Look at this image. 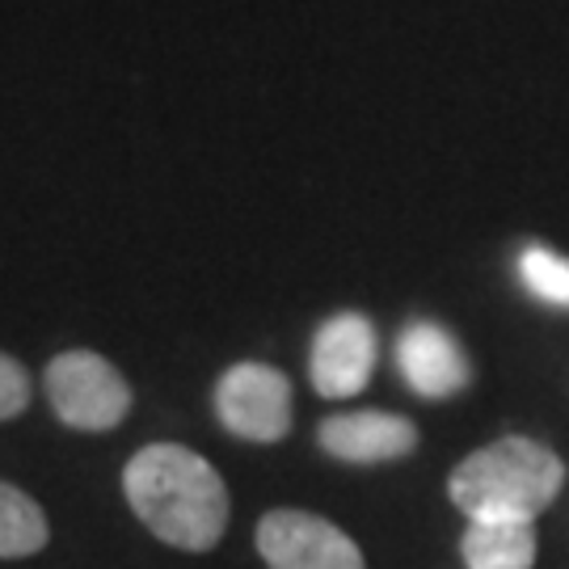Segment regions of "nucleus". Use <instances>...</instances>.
<instances>
[{
	"label": "nucleus",
	"mask_w": 569,
	"mask_h": 569,
	"mask_svg": "<svg viewBox=\"0 0 569 569\" xmlns=\"http://www.w3.org/2000/svg\"><path fill=\"white\" fill-rule=\"evenodd\" d=\"M122 493L157 540L211 552L228 528L224 477L182 443H148L122 468Z\"/></svg>",
	"instance_id": "1"
},
{
	"label": "nucleus",
	"mask_w": 569,
	"mask_h": 569,
	"mask_svg": "<svg viewBox=\"0 0 569 569\" xmlns=\"http://www.w3.org/2000/svg\"><path fill=\"white\" fill-rule=\"evenodd\" d=\"M561 486H566V465L557 451L523 435H507L460 460L448 481V493L468 519L536 523V515L552 507Z\"/></svg>",
	"instance_id": "2"
},
{
	"label": "nucleus",
	"mask_w": 569,
	"mask_h": 569,
	"mask_svg": "<svg viewBox=\"0 0 569 569\" xmlns=\"http://www.w3.org/2000/svg\"><path fill=\"white\" fill-rule=\"evenodd\" d=\"M47 401L63 427L114 430L131 409V388L119 367L93 350H63L47 367Z\"/></svg>",
	"instance_id": "3"
},
{
	"label": "nucleus",
	"mask_w": 569,
	"mask_h": 569,
	"mask_svg": "<svg viewBox=\"0 0 569 569\" xmlns=\"http://www.w3.org/2000/svg\"><path fill=\"white\" fill-rule=\"evenodd\" d=\"M216 413L237 439L279 443L291 430V380L266 363L228 367L216 385Z\"/></svg>",
	"instance_id": "4"
},
{
	"label": "nucleus",
	"mask_w": 569,
	"mask_h": 569,
	"mask_svg": "<svg viewBox=\"0 0 569 569\" xmlns=\"http://www.w3.org/2000/svg\"><path fill=\"white\" fill-rule=\"evenodd\" d=\"M258 552L270 569H367L359 545L312 510H270L258 523Z\"/></svg>",
	"instance_id": "5"
},
{
	"label": "nucleus",
	"mask_w": 569,
	"mask_h": 569,
	"mask_svg": "<svg viewBox=\"0 0 569 569\" xmlns=\"http://www.w3.org/2000/svg\"><path fill=\"white\" fill-rule=\"evenodd\" d=\"M312 388L321 397H355L363 392L371 371H376V329L363 312H338L312 338Z\"/></svg>",
	"instance_id": "6"
},
{
	"label": "nucleus",
	"mask_w": 569,
	"mask_h": 569,
	"mask_svg": "<svg viewBox=\"0 0 569 569\" xmlns=\"http://www.w3.org/2000/svg\"><path fill=\"white\" fill-rule=\"evenodd\" d=\"M321 448L346 465H385L401 460L418 448V427L401 413L385 409H359V413H333L317 430Z\"/></svg>",
	"instance_id": "7"
},
{
	"label": "nucleus",
	"mask_w": 569,
	"mask_h": 569,
	"mask_svg": "<svg viewBox=\"0 0 569 569\" xmlns=\"http://www.w3.org/2000/svg\"><path fill=\"white\" fill-rule=\"evenodd\" d=\"M397 367H401L406 385L427 401L456 397L472 376L460 342L435 321H409L397 342Z\"/></svg>",
	"instance_id": "8"
},
{
	"label": "nucleus",
	"mask_w": 569,
	"mask_h": 569,
	"mask_svg": "<svg viewBox=\"0 0 569 569\" xmlns=\"http://www.w3.org/2000/svg\"><path fill=\"white\" fill-rule=\"evenodd\" d=\"M468 569H531L536 566V523L528 519H468L460 540Z\"/></svg>",
	"instance_id": "9"
},
{
	"label": "nucleus",
	"mask_w": 569,
	"mask_h": 569,
	"mask_svg": "<svg viewBox=\"0 0 569 569\" xmlns=\"http://www.w3.org/2000/svg\"><path fill=\"white\" fill-rule=\"evenodd\" d=\"M47 515L42 507L21 493L18 486H4L0 481V557L13 561V557H34L47 545Z\"/></svg>",
	"instance_id": "10"
},
{
	"label": "nucleus",
	"mask_w": 569,
	"mask_h": 569,
	"mask_svg": "<svg viewBox=\"0 0 569 569\" xmlns=\"http://www.w3.org/2000/svg\"><path fill=\"white\" fill-rule=\"evenodd\" d=\"M519 279L536 300L552 308H569V258L552 253L545 244H528L519 253Z\"/></svg>",
	"instance_id": "11"
},
{
	"label": "nucleus",
	"mask_w": 569,
	"mask_h": 569,
	"mask_svg": "<svg viewBox=\"0 0 569 569\" xmlns=\"http://www.w3.org/2000/svg\"><path fill=\"white\" fill-rule=\"evenodd\" d=\"M26 406H30V376L18 359L0 355V422L18 418Z\"/></svg>",
	"instance_id": "12"
}]
</instances>
